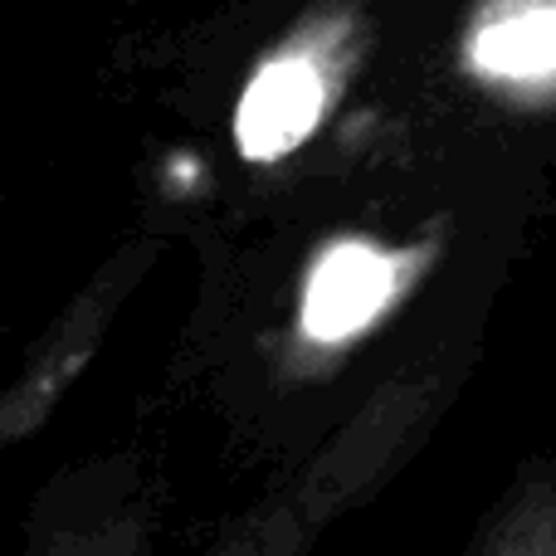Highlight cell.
<instances>
[{"label":"cell","instance_id":"6da1fadb","mask_svg":"<svg viewBox=\"0 0 556 556\" xmlns=\"http://www.w3.org/2000/svg\"><path fill=\"white\" fill-rule=\"evenodd\" d=\"M323 68L303 54H283L254 74L235 113V142L250 162H278L323 123Z\"/></svg>","mask_w":556,"mask_h":556},{"label":"cell","instance_id":"7a4b0ae2","mask_svg":"<svg viewBox=\"0 0 556 556\" xmlns=\"http://www.w3.org/2000/svg\"><path fill=\"white\" fill-rule=\"evenodd\" d=\"M395 283H401V260L362 240L337 244L317 260L313 278H307L303 332L313 342H346L391 303Z\"/></svg>","mask_w":556,"mask_h":556},{"label":"cell","instance_id":"3957f363","mask_svg":"<svg viewBox=\"0 0 556 556\" xmlns=\"http://www.w3.org/2000/svg\"><path fill=\"white\" fill-rule=\"evenodd\" d=\"M479 68L498 78H542L556 74V5L518 10L479 35Z\"/></svg>","mask_w":556,"mask_h":556},{"label":"cell","instance_id":"277c9868","mask_svg":"<svg viewBox=\"0 0 556 556\" xmlns=\"http://www.w3.org/2000/svg\"><path fill=\"white\" fill-rule=\"evenodd\" d=\"M489 556H556V483L522 493L513 518L493 532Z\"/></svg>","mask_w":556,"mask_h":556}]
</instances>
